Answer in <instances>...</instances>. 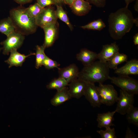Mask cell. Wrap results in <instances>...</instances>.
I'll list each match as a JSON object with an SVG mask.
<instances>
[{
	"label": "cell",
	"mask_w": 138,
	"mask_h": 138,
	"mask_svg": "<svg viewBox=\"0 0 138 138\" xmlns=\"http://www.w3.org/2000/svg\"><path fill=\"white\" fill-rule=\"evenodd\" d=\"M108 22L110 36L115 40L122 39L130 32L134 24L138 26V18H134L131 11L126 6L111 13Z\"/></svg>",
	"instance_id": "6da1fadb"
},
{
	"label": "cell",
	"mask_w": 138,
	"mask_h": 138,
	"mask_svg": "<svg viewBox=\"0 0 138 138\" xmlns=\"http://www.w3.org/2000/svg\"><path fill=\"white\" fill-rule=\"evenodd\" d=\"M109 69L107 62L95 61L84 66L79 72L78 78L86 82L103 84L109 79Z\"/></svg>",
	"instance_id": "7a4b0ae2"
},
{
	"label": "cell",
	"mask_w": 138,
	"mask_h": 138,
	"mask_svg": "<svg viewBox=\"0 0 138 138\" xmlns=\"http://www.w3.org/2000/svg\"><path fill=\"white\" fill-rule=\"evenodd\" d=\"M25 8L20 5L11 9L9 17L14 25L16 31L24 35H28L35 32L38 26L35 18L29 16Z\"/></svg>",
	"instance_id": "3957f363"
},
{
	"label": "cell",
	"mask_w": 138,
	"mask_h": 138,
	"mask_svg": "<svg viewBox=\"0 0 138 138\" xmlns=\"http://www.w3.org/2000/svg\"><path fill=\"white\" fill-rule=\"evenodd\" d=\"M109 79L111 82L128 94L134 95L138 94V81L126 75H120L118 77L110 76Z\"/></svg>",
	"instance_id": "277c9868"
},
{
	"label": "cell",
	"mask_w": 138,
	"mask_h": 138,
	"mask_svg": "<svg viewBox=\"0 0 138 138\" xmlns=\"http://www.w3.org/2000/svg\"><path fill=\"white\" fill-rule=\"evenodd\" d=\"M96 87L101 104L110 106L117 101L119 98L118 93L112 85L99 84Z\"/></svg>",
	"instance_id": "5b68a950"
},
{
	"label": "cell",
	"mask_w": 138,
	"mask_h": 138,
	"mask_svg": "<svg viewBox=\"0 0 138 138\" xmlns=\"http://www.w3.org/2000/svg\"><path fill=\"white\" fill-rule=\"evenodd\" d=\"M24 39V35L17 31L10 34L6 40L1 43L3 47V54L8 55L12 51L17 50L21 46Z\"/></svg>",
	"instance_id": "8992f818"
},
{
	"label": "cell",
	"mask_w": 138,
	"mask_h": 138,
	"mask_svg": "<svg viewBox=\"0 0 138 138\" xmlns=\"http://www.w3.org/2000/svg\"><path fill=\"white\" fill-rule=\"evenodd\" d=\"M55 10L51 6L44 8L35 18L36 23L42 28L44 26L57 21Z\"/></svg>",
	"instance_id": "52a82bcc"
},
{
	"label": "cell",
	"mask_w": 138,
	"mask_h": 138,
	"mask_svg": "<svg viewBox=\"0 0 138 138\" xmlns=\"http://www.w3.org/2000/svg\"><path fill=\"white\" fill-rule=\"evenodd\" d=\"M120 96L115 111L116 112L124 115L126 114L129 108L133 105L134 95L129 94L121 89H120Z\"/></svg>",
	"instance_id": "ba28073f"
},
{
	"label": "cell",
	"mask_w": 138,
	"mask_h": 138,
	"mask_svg": "<svg viewBox=\"0 0 138 138\" xmlns=\"http://www.w3.org/2000/svg\"><path fill=\"white\" fill-rule=\"evenodd\" d=\"M84 96L94 107H100L102 104L98 91L94 83L86 82Z\"/></svg>",
	"instance_id": "9c48e42d"
},
{
	"label": "cell",
	"mask_w": 138,
	"mask_h": 138,
	"mask_svg": "<svg viewBox=\"0 0 138 138\" xmlns=\"http://www.w3.org/2000/svg\"><path fill=\"white\" fill-rule=\"evenodd\" d=\"M58 24L57 21L47 25L42 28L45 34L44 40L43 45L45 48L52 46L57 36Z\"/></svg>",
	"instance_id": "30bf717a"
},
{
	"label": "cell",
	"mask_w": 138,
	"mask_h": 138,
	"mask_svg": "<svg viewBox=\"0 0 138 138\" xmlns=\"http://www.w3.org/2000/svg\"><path fill=\"white\" fill-rule=\"evenodd\" d=\"M59 77L63 78L69 84L78 78L79 71L76 64L72 63L69 66L58 69Z\"/></svg>",
	"instance_id": "8fae6325"
},
{
	"label": "cell",
	"mask_w": 138,
	"mask_h": 138,
	"mask_svg": "<svg viewBox=\"0 0 138 138\" xmlns=\"http://www.w3.org/2000/svg\"><path fill=\"white\" fill-rule=\"evenodd\" d=\"M86 84V82L78 78L70 83L68 91L72 98L79 99L84 95Z\"/></svg>",
	"instance_id": "7c38bea8"
},
{
	"label": "cell",
	"mask_w": 138,
	"mask_h": 138,
	"mask_svg": "<svg viewBox=\"0 0 138 138\" xmlns=\"http://www.w3.org/2000/svg\"><path fill=\"white\" fill-rule=\"evenodd\" d=\"M119 47L116 42L110 44L103 45L101 51L97 54L98 59L101 61L106 62L119 52Z\"/></svg>",
	"instance_id": "4fadbf2b"
},
{
	"label": "cell",
	"mask_w": 138,
	"mask_h": 138,
	"mask_svg": "<svg viewBox=\"0 0 138 138\" xmlns=\"http://www.w3.org/2000/svg\"><path fill=\"white\" fill-rule=\"evenodd\" d=\"M114 73L120 75H138V60L133 59L127 61L124 65L115 70Z\"/></svg>",
	"instance_id": "5bb4252c"
},
{
	"label": "cell",
	"mask_w": 138,
	"mask_h": 138,
	"mask_svg": "<svg viewBox=\"0 0 138 138\" xmlns=\"http://www.w3.org/2000/svg\"><path fill=\"white\" fill-rule=\"evenodd\" d=\"M73 12L79 16L88 14L91 9L92 6L84 0H76L69 6Z\"/></svg>",
	"instance_id": "9a60e30c"
},
{
	"label": "cell",
	"mask_w": 138,
	"mask_h": 138,
	"mask_svg": "<svg viewBox=\"0 0 138 138\" xmlns=\"http://www.w3.org/2000/svg\"><path fill=\"white\" fill-rule=\"evenodd\" d=\"M77 60L80 61L84 66L89 65L98 59L97 54L87 49H81L76 55Z\"/></svg>",
	"instance_id": "2e32d148"
},
{
	"label": "cell",
	"mask_w": 138,
	"mask_h": 138,
	"mask_svg": "<svg viewBox=\"0 0 138 138\" xmlns=\"http://www.w3.org/2000/svg\"><path fill=\"white\" fill-rule=\"evenodd\" d=\"M17 50H15L11 52L9 57L5 61V62L9 65V68L13 66H21L26 58L30 55L35 54L34 53H31L30 54L26 55L20 53Z\"/></svg>",
	"instance_id": "e0dca14e"
},
{
	"label": "cell",
	"mask_w": 138,
	"mask_h": 138,
	"mask_svg": "<svg viewBox=\"0 0 138 138\" xmlns=\"http://www.w3.org/2000/svg\"><path fill=\"white\" fill-rule=\"evenodd\" d=\"M116 113L114 111L113 112H108L106 113H98L97 120L98 122V127L100 128L110 127L114 125L112 123L114 120L113 116Z\"/></svg>",
	"instance_id": "ac0fdd59"
},
{
	"label": "cell",
	"mask_w": 138,
	"mask_h": 138,
	"mask_svg": "<svg viewBox=\"0 0 138 138\" xmlns=\"http://www.w3.org/2000/svg\"><path fill=\"white\" fill-rule=\"evenodd\" d=\"M72 98L68 91V88L66 87L62 90L57 91L51 100V105L54 106L60 105Z\"/></svg>",
	"instance_id": "d6986e66"
},
{
	"label": "cell",
	"mask_w": 138,
	"mask_h": 138,
	"mask_svg": "<svg viewBox=\"0 0 138 138\" xmlns=\"http://www.w3.org/2000/svg\"><path fill=\"white\" fill-rule=\"evenodd\" d=\"M15 31V27L9 17L0 21V32L7 36Z\"/></svg>",
	"instance_id": "ffe728a7"
},
{
	"label": "cell",
	"mask_w": 138,
	"mask_h": 138,
	"mask_svg": "<svg viewBox=\"0 0 138 138\" xmlns=\"http://www.w3.org/2000/svg\"><path fill=\"white\" fill-rule=\"evenodd\" d=\"M128 57L127 55L118 52L110 58L107 62L108 65L110 69L116 70L118 66L124 62H126Z\"/></svg>",
	"instance_id": "44dd1931"
},
{
	"label": "cell",
	"mask_w": 138,
	"mask_h": 138,
	"mask_svg": "<svg viewBox=\"0 0 138 138\" xmlns=\"http://www.w3.org/2000/svg\"><path fill=\"white\" fill-rule=\"evenodd\" d=\"M68 84L64 79L59 77L52 80L47 85L46 87L49 89H55L58 91L62 90Z\"/></svg>",
	"instance_id": "7402d4cb"
},
{
	"label": "cell",
	"mask_w": 138,
	"mask_h": 138,
	"mask_svg": "<svg viewBox=\"0 0 138 138\" xmlns=\"http://www.w3.org/2000/svg\"><path fill=\"white\" fill-rule=\"evenodd\" d=\"M126 118L129 123L138 126V108L131 106L126 113Z\"/></svg>",
	"instance_id": "603a6c76"
},
{
	"label": "cell",
	"mask_w": 138,
	"mask_h": 138,
	"mask_svg": "<svg viewBox=\"0 0 138 138\" xmlns=\"http://www.w3.org/2000/svg\"><path fill=\"white\" fill-rule=\"evenodd\" d=\"M45 48L43 45H37L36 46L35 67L37 68L42 65L43 62L46 55L44 52Z\"/></svg>",
	"instance_id": "cb8c5ba5"
},
{
	"label": "cell",
	"mask_w": 138,
	"mask_h": 138,
	"mask_svg": "<svg viewBox=\"0 0 138 138\" xmlns=\"http://www.w3.org/2000/svg\"><path fill=\"white\" fill-rule=\"evenodd\" d=\"M56 6V9L55 10V12L57 17L66 24L70 29L72 30L73 29V27L69 21L66 12L62 6Z\"/></svg>",
	"instance_id": "d4e9b609"
},
{
	"label": "cell",
	"mask_w": 138,
	"mask_h": 138,
	"mask_svg": "<svg viewBox=\"0 0 138 138\" xmlns=\"http://www.w3.org/2000/svg\"><path fill=\"white\" fill-rule=\"evenodd\" d=\"M106 26L105 23L101 19H98L88 24L82 26L81 27L84 29L97 30L100 31Z\"/></svg>",
	"instance_id": "484cf974"
},
{
	"label": "cell",
	"mask_w": 138,
	"mask_h": 138,
	"mask_svg": "<svg viewBox=\"0 0 138 138\" xmlns=\"http://www.w3.org/2000/svg\"><path fill=\"white\" fill-rule=\"evenodd\" d=\"M43 8L36 3L28 7L25 8V10L29 16L35 18L41 12Z\"/></svg>",
	"instance_id": "4316f807"
},
{
	"label": "cell",
	"mask_w": 138,
	"mask_h": 138,
	"mask_svg": "<svg viewBox=\"0 0 138 138\" xmlns=\"http://www.w3.org/2000/svg\"><path fill=\"white\" fill-rule=\"evenodd\" d=\"M102 138H116L115 129L109 127L106 128L105 130H101L97 131Z\"/></svg>",
	"instance_id": "83f0119b"
},
{
	"label": "cell",
	"mask_w": 138,
	"mask_h": 138,
	"mask_svg": "<svg viewBox=\"0 0 138 138\" xmlns=\"http://www.w3.org/2000/svg\"><path fill=\"white\" fill-rule=\"evenodd\" d=\"M42 65L47 69H50L54 68H59L60 64L56 61L53 60L46 55L43 62Z\"/></svg>",
	"instance_id": "f1b7e54d"
},
{
	"label": "cell",
	"mask_w": 138,
	"mask_h": 138,
	"mask_svg": "<svg viewBox=\"0 0 138 138\" xmlns=\"http://www.w3.org/2000/svg\"><path fill=\"white\" fill-rule=\"evenodd\" d=\"M98 7L103 8L106 5L107 0H84Z\"/></svg>",
	"instance_id": "f546056e"
},
{
	"label": "cell",
	"mask_w": 138,
	"mask_h": 138,
	"mask_svg": "<svg viewBox=\"0 0 138 138\" xmlns=\"http://www.w3.org/2000/svg\"><path fill=\"white\" fill-rule=\"evenodd\" d=\"M37 3L41 7L44 8L54 5V3L52 0H35Z\"/></svg>",
	"instance_id": "4dcf8cb0"
},
{
	"label": "cell",
	"mask_w": 138,
	"mask_h": 138,
	"mask_svg": "<svg viewBox=\"0 0 138 138\" xmlns=\"http://www.w3.org/2000/svg\"><path fill=\"white\" fill-rule=\"evenodd\" d=\"M125 137L126 138H136V136L133 133L130 128L128 127L126 131V134Z\"/></svg>",
	"instance_id": "1f68e13d"
},
{
	"label": "cell",
	"mask_w": 138,
	"mask_h": 138,
	"mask_svg": "<svg viewBox=\"0 0 138 138\" xmlns=\"http://www.w3.org/2000/svg\"><path fill=\"white\" fill-rule=\"evenodd\" d=\"M15 2L21 5L32 2L33 0H14Z\"/></svg>",
	"instance_id": "d6a6232c"
},
{
	"label": "cell",
	"mask_w": 138,
	"mask_h": 138,
	"mask_svg": "<svg viewBox=\"0 0 138 138\" xmlns=\"http://www.w3.org/2000/svg\"><path fill=\"white\" fill-rule=\"evenodd\" d=\"M54 3V5L56 6H62L64 4L63 0H52Z\"/></svg>",
	"instance_id": "836d02e7"
},
{
	"label": "cell",
	"mask_w": 138,
	"mask_h": 138,
	"mask_svg": "<svg viewBox=\"0 0 138 138\" xmlns=\"http://www.w3.org/2000/svg\"><path fill=\"white\" fill-rule=\"evenodd\" d=\"M133 42L134 45H138V33H136L133 37Z\"/></svg>",
	"instance_id": "e575fe53"
},
{
	"label": "cell",
	"mask_w": 138,
	"mask_h": 138,
	"mask_svg": "<svg viewBox=\"0 0 138 138\" xmlns=\"http://www.w3.org/2000/svg\"><path fill=\"white\" fill-rule=\"evenodd\" d=\"M75 0H63L64 3L69 6Z\"/></svg>",
	"instance_id": "d590c367"
},
{
	"label": "cell",
	"mask_w": 138,
	"mask_h": 138,
	"mask_svg": "<svg viewBox=\"0 0 138 138\" xmlns=\"http://www.w3.org/2000/svg\"><path fill=\"white\" fill-rule=\"evenodd\" d=\"M136 0H124L125 3L126 4V7H128L129 4L132 2L136 1Z\"/></svg>",
	"instance_id": "8d00e7d4"
},
{
	"label": "cell",
	"mask_w": 138,
	"mask_h": 138,
	"mask_svg": "<svg viewBox=\"0 0 138 138\" xmlns=\"http://www.w3.org/2000/svg\"><path fill=\"white\" fill-rule=\"evenodd\" d=\"M135 3V4L134 8V9L136 11H138V0H136Z\"/></svg>",
	"instance_id": "74e56055"
},
{
	"label": "cell",
	"mask_w": 138,
	"mask_h": 138,
	"mask_svg": "<svg viewBox=\"0 0 138 138\" xmlns=\"http://www.w3.org/2000/svg\"><path fill=\"white\" fill-rule=\"evenodd\" d=\"M2 48H0V52L1 51V50H2Z\"/></svg>",
	"instance_id": "f35d334b"
}]
</instances>
